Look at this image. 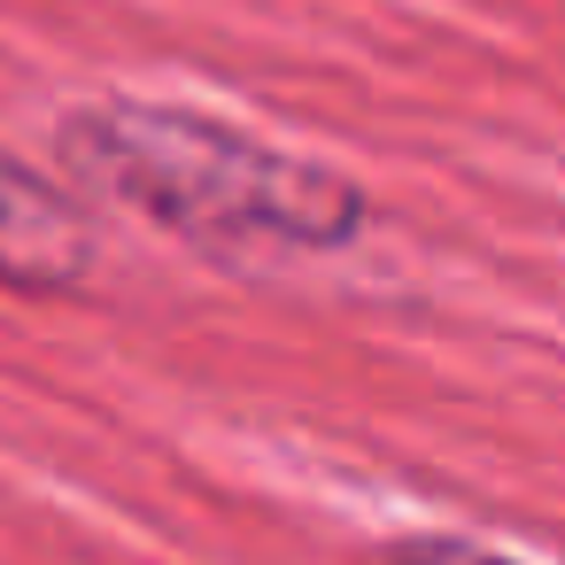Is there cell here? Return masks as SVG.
Masks as SVG:
<instances>
[{
	"label": "cell",
	"instance_id": "cell-3",
	"mask_svg": "<svg viewBox=\"0 0 565 565\" xmlns=\"http://www.w3.org/2000/svg\"><path fill=\"white\" fill-rule=\"evenodd\" d=\"M372 565H511V557H495V550H480V542H395V550H380Z\"/></svg>",
	"mask_w": 565,
	"mask_h": 565
},
{
	"label": "cell",
	"instance_id": "cell-1",
	"mask_svg": "<svg viewBox=\"0 0 565 565\" xmlns=\"http://www.w3.org/2000/svg\"><path fill=\"white\" fill-rule=\"evenodd\" d=\"M63 163L148 210L156 225L186 241H287V248H333L364 225V202L349 179L310 171L264 140H241L186 109H78L63 125Z\"/></svg>",
	"mask_w": 565,
	"mask_h": 565
},
{
	"label": "cell",
	"instance_id": "cell-2",
	"mask_svg": "<svg viewBox=\"0 0 565 565\" xmlns=\"http://www.w3.org/2000/svg\"><path fill=\"white\" fill-rule=\"evenodd\" d=\"M94 264V233L86 217L40 186L32 171L0 163V279L9 287H71Z\"/></svg>",
	"mask_w": 565,
	"mask_h": 565
}]
</instances>
